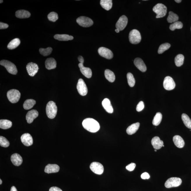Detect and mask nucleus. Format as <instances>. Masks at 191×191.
I'll return each instance as SVG.
<instances>
[{"mask_svg":"<svg viewBox=\"0 0 191 191\" xmlns=\"http://www.w3.org/2000/svg\"><path fill=\"white\" fill-rule=\"evenodd\" d=\"M82 125L85 129L91 132H97L100 129L99 122L95 120L90 118L84 120Z\"/></svg>","mask_w":191,"mask_h":191,"instance_id":"nucleus-1","label":"nucleus"},{"mask_svg":"<svg viewBox=\"0 0 191 191\" xmlns=\"http://www.w3.org/2000/svg\"><path fill=\"white\" fill-rule=\"evenodd\" d=\"M46 113L50 119H54L57 114V108L56 104L52 101L48 103L46 107Z\"/></svg>","mask_w":191,"mask_h":191,"instance_id":"nucleus-2","label":"nucleus"},{"mask_svg":"<svg viewBox=\"0 0 191 191\" xmlns=\"http://www.w3.org/2000/svg\"><path fill=\"white\" fill-rule=\"evenodd\" d=\"M153 10L157 14L156 18H160L165 16L167 13V8L165 5L159 3L154 6Z\"/></svg>","mask_w":191,"mask_h":191,"instance_id":"nucleus-3","label":"nucleus"},{"mask_svg":"<svg viewBox=\"0 0 191 191\" xmlns=\"http://www.w3.org/2000/svg\"><path fill=\"white\" fill-rule=\"evenodd\" d=\"M0 64L1 65L4 66L10 73L13 75L17 74V68L13 63L6 60H2L0 62Z\"/></svg>","mask_w":191,"mask_h":191,"instance_id":"nucleus-4","label":"nucleus"},{"mask_svg":"<svg viewBox=\"0 0 191 191\" xmlns=\"http://www.w3.org/2000/svg\"><path fill=\"white\" fill-rule=\"evenodd\" d=\"M8 100L13 104L17 103L21 97L20 92L16 89H11L8 91L7 93Z\"/></svg>","mask_w":191,"mask_h":191,"instance_id":"nucleus-5","label":"nucleus"},{"mask_svg":"<svg viewBox=\"0 0 191 191\" xmlns=\"http://www.w3.org/2000/svg\"><path fill=\"white\" fill-rule=\"evenodd\" d=\"M129 42L132 44H139L141 40V36L140 32L137 29H133L129 34Z\"/></svg>","mask_w":191,"mask_h":191,"instance_id":"nucleus-6","label":"nucleus"},{"mask_svg":"<svg viewBox=\"0 0 191 191\" xmlns=\"http://www.w3.org/2000/svg\"><path fill=\"white\" fill-rule=\"evenodd\" d=\"M182 183V179L179 178L172 177L168 179L166 182L165 186L167 188H171L179 186Z\"/></svg>","mask_w":191,"mask_h":191,"instance_id":"nucleus-7","label":"nucleus"},{"mask_svg":"<svg viewBox=\"0 0 191 191\" xmlns=\"http://www.w3.org/2000/svg\"><path fill=\"white\" fill-rule=\"evenodd\" d=\"M76 22L80 26L84 27H88L92 26L93 21L90 18L85 16H80L76 19Z\"/></svg>","mask_w":191,"mask_h":191,"instance_id":"nucleus-8","label":"nucleus"},{"mask_svg":"<svg viewBox=\"0 0 191 191\" xmlns=\"http://www.w3.org/2000/svg\"><path fill=\"white\" fill-rule=\"evenodd\" d=\"M163 86L166 90H172L175 88L176 84L172 78L170 76H167L164 79Z\"/></svg>","mask_w":191,"mask_h":191,"instance_id":"nucleus-9","label":"nucleus"},{"mask_svg":"<svg viewBox=\"0 0 191 191\" xmlns=\"http://www.w3.org/2000/svg\"><path fill=\"white\" fill-rule=\"evenodd\" d=\"M77 89L79 93L82 96L86 95L87 93V88L83 80L79 79L77 85Z\"/></svg>","mask_w":191,"mask_h":191,"instance_id":"nucleus-10","label":"nucleus"},{"mask_svg":"<svg viewBox=\"0 0 191 191\" xmlns=\"http://www.w3.org/2000/svg\"><path fill=\"white\" fill-rule=\"evenodd\" d=\"M90 168L92 171L96 174H102L104 171V167L103 166L98 162H93L91 164Z\"/></svg>","mask_w":191,"mask_h":191,"instance_id":"nucleus-11","label":"nucleus"},{"mask_svg":"<svg viewBox=\"0 0 191 191\" xmlns=\"http://www.w3.org/2000/svg\"><path fill=\"white\" fill-rule=\"evenodd\" d=\"M98 51L99 55L106 59H111L113 57L112 51L108 48L101 47L99 48Z\"/></svg>","mask_w":191,"mask_h":191,"instance_id":"nucleus-12","label":"nucleus"},{"mask_svg":"<svg viewBox=\"0 0 191 191\" xmlns=\"http://www.w3.org/2000/svg\"><path fill=\"white\" fill-rule=\"evenodd\" d=\"M128 22V19L127 16L122 15L120 17L116 23V29L120 31H122L127 26Z\"/></svg>","mask_w":191,"mask_h":191,"instance_id":"nucleus-13","label":"nucleus"},{"mask_svg":"<svg viewBox=\"0 0 191 191\" xmlns=\"http://www.w3.org/2000/svg\"><path fill=\"white\" fill-rule=\"evenodd\" d=\"M26 69L29 75L31 76H34L38 72L39 67L37 64L30 62L27 65Z\"/></svg>","mask_w":191,"mask_h":191,"instance_id":"nucleus-14","label":"nucleus"},{"mask_svg":"<svg viewBox=\"0 0 191 191\" xmlns=\"http://www.w3.org/2000/svg\"><path fill=\"white\" fill-rule=\"evenodd\" d=\"M21 139L22 142L26 146H31L33 143V139L32 136L29 133H25L21 136Z\"/></svg>","mask_w":191,"mask_h":191,"instance_id":"nucleus-15","label":"nucleus"},{"mask_svg":"<svg viewBox=\"0 0 191 191\" xmlns=\"http://www.w3.org/2000/svg\"><path fill=\"white\" fill-rule=\"evenodd\" d=\"M39 113L36 110H31L29 111L27 114L26 119L29 124H31L34 121V120L38 116Z\"/></svg>","mask_w":191,"mask_h":191,"instance_id":"nucleus-16","label":"nucleus"},{"mask_svg":"<svg viewBox=\"0 0 191 191\" xmlns=\"http://www.w3.org/2000/svg\"><path fill=\"white\" fill-rule=\"evenodd\" d=\"M134 64L138 69L143 72L147 70V67L142 59L139 58H136L134 60Z\"/></svg>","mask_w":191,"mask_h":191,"instance_id":"nucleus-17","label":"nucleus"},{"mask_svg":"<svg viewBox=\"0 0 191 191\" xmlns=\"http://www.w3.org/2000/svg\"><path fill=\"white\" fill-rule=\"evenodd\" d=\"M79 67L82 74L88 78H90L92 76V71L89 68L84 67L83 64L80 63L78 65Z\"/></svg>","mask_w":191,"mask_h":191,"instance_id":"nucleus-18","label":"nucleus"},{"mask_svg":"<svg viewBox=\"0 0 191 191\" xmlns=\"http://www.w3.org/2000/svg\"><path fill=\"white\" fill-rule=\"evenodd\" d=\"M151 143L154 148L156 150L161 149L164 145L163 141L161 140L160 138L157 136L153 138Z\"/></svg>","mask_w":191,"mask_h":191,"instance_id":"nucleus-19","label":"nucleus"},{"mask_svg":"<svg viewBox=\"0 0 191 191\" xmlns=\"http://www.w3.org/2000/svg\"><path fill=\"white\" fill-rule=\"evenodd\" d=\"M59 167L56 164H49L46 166L44 171L47 174L54 173L59 172Z\"/></svg>","mask_w":191,"mask_h":191,"instance_id":"nucleus-20","label":"nucleus"},{"mask_svg":"<svg viewBox=\"0 0 191 191\" xmlns=\"http://www.w3.org/2000/svg\"><path fill=\"white\" fill-rule=\"evenodd\" d=\"M11 160L13 165L17 167L21 165L23 162L22 157L17 153L13 154L11 155Z\"/></svg>","mask_w":191,"mask_h":191,"instance_id":"nucleus-21","label":"nucleus"},{"mask_svg":"<svg viewBox=\"0 0 191 191\" xmlns=\"http://www.w3.org/2000/svg\"><path fill=\"white\" fill-rule=\"evenodd\" d=\"M173 140L175 145L178 148H182L185 145V142L183 139L179 135L174 136Z\"/></svg>","mask_w":191,"mask_h":191,"instance_id":"nucleus-22","label":"nucleus"},{"mask_svg":"<svg viewBox=\"0 0 191 191\" xmlns=\"http://www.w3.org/2000/svg\"><path fill=\"white\" fill-rule=\"evenodd\" d=\"M45 65L46 69L51 70L55 69L57 63L54 58H50L46 59Z\"/></svg>","mask_w":191,"mask_h":191,"instance_id":"nucleus-23","label":"nucleus"},{"mask_svg":"<svg viewBox=\"0 0 191 191\" xmlns=\"http://www.w3.org/2000/svg\"><path fill=\"white\" fill-rule=\"evenodd\" d=\"M102 105L104 109L109 113H112L113 112V109L110 100L108 99H105L102 102Z\"/></svg>","mask_w":191,"mask_h":191,"instance_id":"nucleus-24","label":"nucleus"},{"mask_svg":"<svg viewBox=\"0 0 191 191\" xmlns=\"http://www.w3.org/2000/svg\"><path fill=\"white\" fill-rule=\"evenodd\" d=\"M31 14L29 11L24 10H19L16 11L15 15L19 19H26L30 17Z\"/></svg>","mask_w":191,"mask_h":191,"instance_id":"nucleus-25","label":"nucleus"},{"mask_svg":"<svg viewBox=\"0 0 191 191\" xmlns=\"http://www.w3.org/2000/svg\"><path fill=\"white\" fill-rule=\"evenodd\" d=\"M139 126H140V123L139 122L132 124L127 128V133L129 135H132L135 134L138 130Z\"/></svg>","mask_w":191,"mask_h":191,"instance_id":"nucleus-26","label":"nucleus"},{"mask_svg":"<svg viewBox=\"0 0 191 191\" xmlns=\"http://www.w3.org/2000/svg\"><path fill=\"white\" fill-rule=\"evenodd\" d=\"M55 39L59 41H68L73 39V36L67 34H56L54 36Z\"/></svg>","mask_w":191,"mask_h":191,"instance_id":"nucleus-27","label":"nucleus"},{"mask_svg":"<svg viewBox=\"0 0 191 191\" xmlns=\"http://www.w3.org/2000/svg\"><path fill=\"white\" fill-rule=\"evenodd\" d=\"M106 79L111 83L114 82L115 79V76L114 73L109 69H106L104 72Z\"/></svg>","mask_w":191,"mask_h":191,"instance_id":"nucleus-28","label":"nucleus"},{"mask_svg":"<svg viewBox=\"0 0 191 191\" xmlns=\"http://www.w3.org/2000/svg\"><path fill=\"white\" fill-rule=\"evenodd\" d=\"M100 4L104 9L109 10L112 7V0H101Z\"/></svg>","mask_w":191,"mask_h":191,"instance_id":"nucleus-29","label":"nucleus"},{"mask_svg":"<svg viewBox=\"0 0 191 191\" xmlns=\"http://www.w3.org/2000/svg\"><path fill=\"white\" fill-rule=\"evenodd\" d=\"M12 126V122L8 120L1 119L0 120V128L3 129L10 128Z\"/></svg>","mask_w":191,"mask_h":191,"instance_id":"nucleus-30","label":"nucleus"},{"mask_svg":"<svg viewBox=\"0 0 191 191\" xmlns=\"http://www.w3.org/2000/svg\"><path fill=\"white\" fill-rule=\"evenodd\" d=\"M20 41L19 38H15L10 41L8 44L7 47L8 49L13 50L15 49L20 45Z\"/></svg>","mask_w":191,"mask_h":191,"instance_id":"nucleus-31","label":"nucleus"},{"mask_svg":"<svg viewBox=\"0 0 191 191\" xmlns=\"http://www.w3.org/2000/svg\"><path fill=\"white\" fill-rule=\"evenodd\" d=\"M36 104V101L33 99H28L25 101L23 107L26 110H29L32 108Z\"/></svg>","mask_w":191,"mask_h":191,"instance_id":"nucleus-32","label":"nucleus"},{"mask_svg":"<svg viewBox=\"0 0 191 191\" xmlns=\"http://www.w3.org/2000/svg\"><path fill=\"white\" fill-rule=\"evenodd\" d=\"M179 17L178 15L172 11H170L167 18L168 22L170 23H174L178 21Z\"/></svg>","mask_w":191,"mask_h":191,"instance_id":"nucleus-33","label":"nucleus"},{"mask_svg":"<svg viewBox=\"0 0 191 191\" xmlns=\"http://www.w3.org/2000/svg\"><path fill=\"white\" fill-rule=\"evenodd\" d=\"M162 114L160 112L156 113L152 121V124L154 125L157 126L160 124L162 119Z\"/></svg>","mask_w":191,"mask_h":191,"instance_id":"nucleus-34","label":"nucleus"},{"mask_svg":"<svg viewBox=\"0 0 191 191\" xmlns=\"http://www.w3.org/2000/svg\"><path fill=\"white\" fill-rule=\"evenodd\" d=\"M182 119L186 127L191 129V120L189 116L185 114H183Z\"/></svg>","mask_w":191,"mask_h":191,"instance_id":"nucleus-35","label":"nucleus"},{"mask_svg":"<svg viewBox=\"0 0 191 191\" xmlns=\"http://www.w3.org/2000/svg\"><path fill=\"white\" fill-rule=\"evenodd\" d=\"M184 59V56L183 55H178L174 59V62H175L176 66L178 67L182 66L183 64Z\"/></svg>","mask_w":191,"mask_h":191,"instance_id":"nucleus-36","label":"nucleus"},{"mask_svg":"<svg viewBox=\"0 0 191 191\" xmlns=\"http://www.w3.org/2000/svg\"><path fill=\"white\" fill-rule=\"evenodd\" d=\"M128 83L131 87H133L135 84V80L134 76L131 73H128L127 75Z\"/></svg>","mask_w":191,"mask_h":191,"instance_id":"nucleus-37","label":"nucleus"},{"mask_svg":"<svg viewBox=\"0 0 191 191\" xmlns=\"http://www.w3.org/2000/svg\"><path fill=\"white\" fill-rule=\"evenodd\" d=\"M171 47V45L168 43H165L159 46L158 50V53L159 54H162L166 50H168Z\"/></svg>","mask_w":191,"mask_h":191,"instance_id":"nucleus-38","label":"nucleus"},{"mask_svg":"<svg viewBox=\"0 0 191 191\" xmlns=\"http://www.w3.org/2000/svg\"><path fill=\"white\" fill-rule=\"evenodd\" d=\"M183 26L182 23L180 21H177L173 23L170 26V29L172 31H174L176 29H182Z\"/></svg>","mask_w":191,"mask_h":191,"instance_id":"nucleus-39","label":"nucleus"},{"mask_svg":"<svg viewBox=\"0 0 191 191\" xmlns=\"http://www.w3.org/2000/svg\"><path fill=\"white\" fill-rule=\"evenodd\" d=\"M39 52L41 55L44 56H49L52 51V49L51 47H48L46 49L40 48L39 49Z\"/></svg>","mask_w":191,"mask_h":191,"instance_id":"nucleus-40","label":"nucleus"},{"mask_svg":"<svg viewBox=\"0 0 191 191\" xmlns=\"http://www.w3.org/2000/svg\"><path fill=\"white\" fill-rule=\"evenodd\" d=\"M48 18L49 21L53 22H55L59 19L57 13L54 12L50 13L48 15Z\"/></svg>","mask_w":191,"mask_h":191,"instance_id":"nucleus-41","label":"nucleus"},{"mask_svg":"<svg viewBox=\"0 0 191 191\" xmlns=\"http://www.w3.org/2000/svg\"><path fill=\"white\" fill-rule=\"evenodd\" d=\"M10 143L6 138L1 136L0 137V145L1 147L6 148L9 147Z\"/></svg>","mask_w":191,"mask_h":191,"instance_id":"nucleus-42","label":"nucleus"},{"mask_svg":"<svg viewBox=\"0 0 191 191\" xmlns=\"http://www.w3.org/2000/svg\"><path fill=\"white\" fill-rule=\"evenodd\" d=\"M144 108V102L142 101H140L138 104H137V107H136V110L138 112H140L141 111L143 110Z\"/></svg>","mask_w":191,"mask_h":191,"instance_id":"nucleus-43","label":"nucleus"},{"mask_svg":"<svg viewBox=\"0 0 191 191\" xmlns=\"http://www.w3.org/2000/svg\"><path fill=\"white\" fill-rule=\"evenodd\" d=\"M136 165L135 163H132L130 164H129L126 167V169L129 171H133L136 167Z\"/></svg>","mask_w":191,"mask_h":191,"instance_id":"nucleus-44","label":"nucleus"},{"mask_svg":"<svg viewBox=\"0 0 191 191\" xmlns=\"http://www.w3.org/2000/svg\"><path fill=\"white\" fill-rule=\"evenodd\" d=\"M141 177L142 179H149L150 178V176L149 174L147 172H144L141 175Z\"/></svg>","mask_w":191,"mask_h":191,"instance_id":"nucleus-45","label":"nucleus"},{"mask_svg":"<svg viewBox=\"0 0 191 191\" xmlns=\"http://www.w3.org/2000/svg\"><path fill=\"white\" fill-rule=\"evenodd\" d=\"M9 27V25L7 24L1 22H0V29H7Z\"/></svg>","mask_w":191,"mask_h":191,"instance_id":"nucleus-46","label":"nucleus"},{"mask_svg":"<svg viewBox=\"0 0 191 191\" xmlns=\"http://www.w3.org/2000/svg\"><path fill=\"white\" fill-rule=\"evenodd\" d=\"M49 191H62V190L59 188L56 187H51L49 189Z\"/></svg>","mask_w":191,"mask_h":191,"instance_id":"nucleus-47","label":"nucleus"},{"mask_svg":"<svg viewBox=\"0 0 191 191\" xmlns=\"http://www.w3.org/2000/svg\"><path fill=\"white\" fill-rule=\"evenodd\" d=\"M78 60L80 63L83 64L84 62V59L83 57L82 56H79L78 57Z\"/></svg>","mask_w":191,"mask_h":191,"instance_id":"nucleus-48","label":"nucleus"},{"mask_svg":"<svg viewBox=\"0 0 191 191\" xmlns=\"http://www.w3.org/2000/svg\"><path fill=\"white\" fill-rule=\"evenodd\" d=\"M10 191H17L16 188L14 186H13L11 188Z\"/></svg>","mask_w":191,"mask_h":191,"instance_id":"nucleus-49","label":"nucleus"},{"mask_svg":"<svg viewBox=\"0 0 191 191\" xmlns=\"http://www.w3.org/2000/svg\"><path fill=\"white\" fill-rule=\"evenodd\" d=\"M175 1L176 3H180L182 1H181V0H176V1Z\"/></svg>","mask_w":191,"mask_h":191,"instance_id":"nucleus-50","label":"nucleus"},{"mask_svg":"<svg viewBox=\"0 0 191 191\" xmlns=\"http://www.w3.org/2000/svg\"><path fill=\"white\" fill-rule=\"evenodd\" d=\"M115 31H116V32L118 33L120 31L119 30V29H115Z\"/></svg>","mask_w":191,"mask_h":191,"instance_id":"nucleus-51","label":"nucleus"},{"mask_svg":"<svg viewBox=\"0 0 191 191\" xmlns=\"http://www.w3.org/2000/svg\"><path fill=\"white\" fill-rule=\"evenodd\" d=\"M2 180H1V179H0V184H1H1H2Z\"/></svg>","mask_w":191,"mask_h":191,"instance_id":"nucleus-52","label":"nucleus"},{"mask_svg":"<svg viewBox=\"0 0 191 191\" xmlns=\"http://www.w3.org/2000/svg\"><path fill=\"white\" fill-rule=\"evenodd\" d=\"M1 1V2H0V3H3V0H1V1Z\"/></svg>","mask_w":191,"mask_h":191,"instance_id":"nucleus-53","label":"nucleus"},{"mask_svg":"<svg viewBox=\"0 0 191 191\" xmlns=\"http://www.w3.org/2000/svg\"><path fill=\"white\" fill-rule=\"evenodd\" d=\"M154 151H155V152H157V150H156V149H155V150H154Z\"/></svg>","mask_w":191,"mask_h":191,"instance_id":"nucleus-54","label":"nucleus"},{"mask_svg":"<svg viewBox=\"0 0 191 191\" xmlns=\"http://www.w3.org/2000/svg\"><path fill=\"white\" fill-rule=\"evenodd\" d=\"M162 147H164V145H163Z\"/></svg>","mask_w":191,"mask_h":191,"instance_id":"nucleus-55","label":"nucleus"},{"mask_svg":"<svg viewBox=\"0 0 191 191\" xmlns=\"http://www.w3.org/2000/svg\"></svg>","mask_w":191,"mask_h":191,"instance_id":"nucleus-56","label":"nucleus"}]
</instances>
